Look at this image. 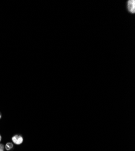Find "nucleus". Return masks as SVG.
<instances>
[{"instance_id":"f03ea898","label":"nucleus","mask_w":135,"mask_h":151,"mask_svg":"<svg viewBox=\"0 0 135 151\" xmlns=\"http://www.w3.org/2000/svg\"><path fill=\"white\" fill-rule=\"evenodd\" d=\"M12 141L16 145H20L23 142V138L21 135H15L12 137Z\"/></svg>"},{"instance_id":"423d86ee","label":"nucleus","mask_w":135,"mask_h":151,"mask_svg":"<svg viewBox=\"0 0 135 151\" xmlns=\"http://www.w3.org/2000/svg\"><path fill=\"white\" fill-rule=\"evenodd\" d=\"M1 115L0 114V119H1Z\"/></svg>"},{"instance_id":"39448f33","label":"nucleus","mask_w":135,"mask_h":151,"mask_svg":"<svg viewBox=\"0 0 135 151\" xmlns=\"http://www.w3.org/2000/svg\"><path fill=\"white\" fill-rule=\"evenodd\" d=\"M1 136L0 135V142H1Z\"/></svg>"},{"instance_id":"7ed1b4c3","label":"nucleus","mask_w":135,"mask_h":151,"mask_svg":"<svg viewBox=\"0 0 135 151\" xmlns=\"http://www.w3.org/2000/svg\"><path fill=\"white\" fill-rule=\"evenodd\" d=\"M13 147H14V145L12 143H7L6 145V149L7 150H11L12 148H13Z\"/></svg>"},{"instance_id":"20e7f679","label":"nucleus","mask_w":135,"mask_h":151,"mask_svg":"<svg viewBox=\"0 0 135 151\" xmlns=\"http://www.w3.org/2000/svg\"><path fill=\"white\" fill-rule=\"evenodd\" d=\"M4 145L2 144H0V151H4Z\"/></svg>"},{"instance_id":"f257e3e1","label":"nucleus","mask_w":135,"mask_h":151,"mask_svg":"<svg viewBox=\"0 0 135 151\" xmlns=\"http://www.w3.org/2000/svg\"><path fill=\"white\" fill-rule=\"evenodd\" d=\"M127 10L130 14H134L135 13V1L134 0H129V1H128Z\"/></svg>"}]
</instances>
